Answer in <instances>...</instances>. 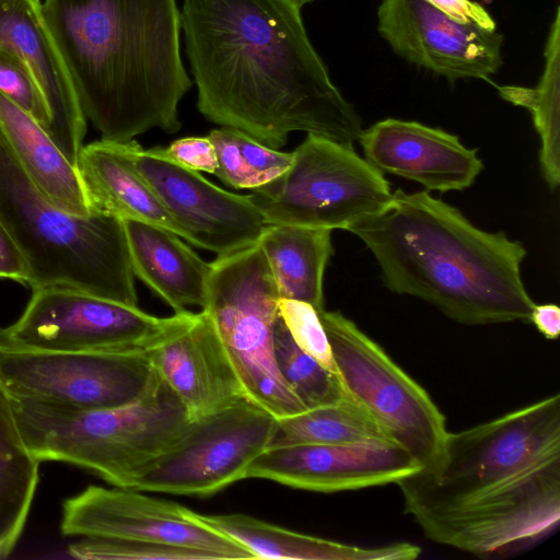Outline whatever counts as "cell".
Segmentation results:
<instances>
[{
	"label": "cell",
	"instance_id": "cell-1",
	"mask_svg": "<svg viewBox=\"0 0 560 560\" xmlns=\"http://www.w3.org/2000/svg\"><path fill=\"white\" fill-rule=\"evenodd\" d=\"M291 0H183L185 52L197 107L271 149L305 131L352 145L362 131Z\"/></svg>",
	"mask_w": 560,
	"mask_h": 560
},
{
	"label": "cell",
	"instance_id": "cell-2",
	"mask_svg": "<svg viewBox=\"0 0 560 560\" xmlns=\"http://www.w3.org/2000/svg\"><path fill=\"white\" fill-rule=\"evenodd\" d=\"M396 485L436 544L483 559L529 550L560 524V395L448 432L439 457Z\"/></svg>",
	"mask_w": 560,
	"mask_h": 560
},
{
	"label": "cell",
	"instance_id": "cell-3",
	"mask_svg": "<svg viewBox=\"0 0 560 560\" xmlns=\"http://www.w3.org/2000/svg\"><path fill=\"white\" fill-rule=\"evenodd\" d=\"M40 14L102 139L180 129L178 105L192 80L176 0H40Z\"/></svg>",
	"mask_w": 560,
	"mask_h": 560
},
{
	"label": "cell",
	"instance_id": "cell-4",
	"mask_svg": "<svg viewBox=\"0 0 560 560\" xmlns=\"http://www.w3.org/2000/svg\"><path fill=\"white\" fill-rule=\"evenodd\" d=\"M347 231L372 252L394 293L465 325L529 322L535 303L521 277L523 244L476 228L427 191L397 189L383 210Z\"/></svg>",
	"mask_w": 560,
	"mask_h": 560
},
{
	"label": "cell",
	"instance_id": "cell-5",
	"mask_svg": "<svg viewBox=\"0 0 560 560\" xmlns=\"http://www.w3.org/2000/svg\"><path fill=\"white\" fill-rule=\"evenodd\" d=\"M0 219L22 248L31 289L72 285L138 306L122 220L93 210L69 214L38 188L0 131Z\"/></svg>",
	"mask_w": 560,
	"mask_h": 560
},
{
	"label": "cell",
	"instance_id": "cell-6",
	"mask_svg": "<svg viewBox=\"0 0 560 560\" xmlns=\"http://www.w3.org/2000/svg\"><path fill=\"white\" fill-rule=\"evenodd\" d=\"M10 398L21 433L37 459L75 465L118 488L133 489L191 421L162 381L135 402L110 409L75 410Z\"/></svg>",
	"mask_w": 560,
	"mask_h": 560
},
{
	"label": "cell",
	"instance_id": "cell-7",
	"mask_svg": "<svg viewBox=\"0 0 560 560\" xmlns=\"http://www.w3.org/2000/svg\"><path fill=\"white\" fill-rule=\"evenodd\" d=\"M206 311L246 394L277 419L305 410L282 378L273 353L279 293L258 242L210 262Z\"/></svg>",
	"mask_w": 560,
	"mask_h": 560
},
{
	"label": "cell",
	"instance_id": "cell-8",
	"mask_svg": "<svg viewBox=\"0 0 560 560\" xmlns=\"http://www.w3.org/2000/svg\"><path fill=\"white\" fill-rule=\"evenodd\" d=\"M292 153L287 172L247 195L268 224L347 231L392 200L384 174L353 145L307 135Z\"/></svg>",
	"mask_w": 560,
	"mask_h": 560
},
{
	"label": "cell",
	"instance_id": "cell-9",
	"mask_svg": "<svg viewBox=\"0 0 560 560\" xmlns=\"http://www.w3.org/2000/svg\"><path fill=\"white\" fill-rule=\"evenodd\" d=\"M347 398L423 467L440 455L446 420L430 395L340 312L318 311Z\"/></svg>",
	"mask_w": 560,
	"mask_h": 560
},
{
	"label": "cell",
	"instance_id": "cell-10",
	"mask_svg": "<svg viewBox=\"0 0 560 560\" xmlns=\"http://www.w3.org/2000/svg\"><path fill=\"white\" fill-rule=\"evenodd\" d=\"M184 312L156 317L72 285L32 289L21 316L0 328V350L138 351L171 331Z\"/></svg>",
	"mask_w": 560,
	"mask_h": 560
},
{
	"label": "cell",
	"instance_id": "cell-11",
	"mask_svg": "<svg viewBox=\"0 0 560 560\" xmlns=\"http://www.w3.org/2000/svg\"><path fill=\"white\" fill-rule=\"evenodd\" d=\"M161 383L144 350L42 352L0 350V384L15 398L75 409L121 407Z\"/></svg>",
	"mask_w": 560,
	"mask_h": 560
},
{
	"label": "cell",
	"instance_id": "cell-12",
	"mask_svg": "<svg viewBox=\"0 0 560 560\" xmlns=\"http://www.w3.org/2000/svg\"><path fill=\"white\" fill-rule=\"evenodd\" d=\"M277 418L249 399L191 419L180 439L137 481L135 490L212 495L245 479L270 446Z\"/></svg>",
	"mask_w": 560,
	"mask_h": 560
},
{
	"label": "cell",
	"instance_id": "cell-13",
	"mask_svg": "<svg viewBox=\"0 0 560 560\" xmlns=\"http://www.w3.org/2000/svg\"><path fill=\"white\" fill-rule=\"evenodd\" d=\"M65 536L160 542L201 550L214 560L249 559L243 545L197 520L173 501L128 488L91 485L62 503Z\"/></svg>",
	"mask_w": 560,
	"mask_h": 560
},
{
	"label": "cell",
	"instance_id": "cell-14",
	"mask_svg": "<svg viewBox=\"0 0 560 560\" xmlns=\"http://www.w3.org/2000/svg\"><path fill=\"white\" fill-rule=\"evenodd\" d=\"M136 167L190 244L226 255L258 242L268 225L248 196L226 191L166 155L163 148L136 154Z\"/></svg>",
	"mask_w": 560,
	"mask_h": 560
},
{
	"label": "cell",
	"instance_id": "cell-15",
	"mask_svg": "<svg viewBox=\"0 0 560 560\" xmlns=\"http://www.w3.org/2000/svg\"><path fill=\"white\" fill-rule=\"evenodd\" d=\"M377 30L395 54L451 81L491 82L502 66L498 31L457 23L427 0H382Z\"/></svg>",
	"mask_w": 560,
	"mask_h": 560
},
{
	"label": "cell",
	"instance_id": "cell-16",
	"mask_svg": "<svg viewBox=\"0 0 560 560\" xmlns=\"http://www.w3.org/2000/svg\"><path fill=\"white\" fill-rule=\"evenodd\" d=\"M421 466L386 439L342 444L270 446L249 465L246 478L332 493L396 483Z\"/></svg>",
	"mask_w": 560,
	"mask_h": 560
},
{
	"label": "cell",
	"instance_id": "cell-17",
	"mask_svg": "<svg viewBox=\"0 0 560 560\" xmlns=\"http://www.w3.org/2000/svg\"><path fill=\"white\" fill-rule=\"evenodd\" d=\"M160 380L191 419L249 399L210 315L186 311L144 350Z\"/></svg>",
	"mask_w": 560,
	"mask_h": 560
},
{
	"label": "cell",
	"instance_id": "cell-18",
	"mask_svg": "<svg viewBox=\"0 0 560 560\" xmlns=\"http://www.w3.org/2000/svg\"><path fill=\"white\" fill-rule=\"evenodd\" d=\"M358 141L365 160L380 172L418 182L428 190H464L483 170L477 149L417 121L387 118L362 130Z\"/></svg>",
	"mask_w": 560,
	"mask_h": 560
},
{
	"label": "cell",
	"instance_id": "cell-19",
	"mask_svg": "<svg viewBox=\"0 0 560 560\" xmlns=\"http://www.w3.org/2000/svg\"><path fill=\"white\" fill-rule=\"evenodd\" d=\"M0 47L14 51L31 69L48 107L47 133L77 166L86 117L40 14V1L0 0Z\"/></svg>",
	"mask_w": 560,
	"mask_h": 560
},
{
	"label": "cell",
	"instance_id": "cell-20",
	"mask_svg": "<svg viewBox=\"0 0 560 560\" xmlns=\"http://www.w3.org/2000/svg\"><path fill=\"white\" fill-rule=\"evenodd\" d=\"M140 147L135 139L128 142L101 139L83 145L77 168L90 206L121 220L158 225L186 240L183 229L136 167Z\"/></svg>",
	"mask_w": 560,
	"mask_h": 560
},
{
	"label": "cell",
	"instance_id": "cell-21",
	"mask_svg": "<svg viewBox=\"0 0 560 560\" xmlns=\"http://www.w3.org/2000/svg\"><path fill=\"white\" fill-rule=\"evenodd\" d=\"M133 275L175 313L205 306L210 264L179 236L154 224L122 220Z\"/></svg>",
	"mask_w": 560,
	"mask_h": 560
},
{
	"label": "cell",
	"instance_id": "cell-22",
	"mask_svg": "<svg viewBox=\"0 0 560 560\" xmlns=\"http://www.w3.org/2000/svg\"><path fill=\"white\" fill-rule=\"evenodd\" d=\"M191 514L209 527L247 548L255 559L410 560L421 549L409 542L359 547L332 541L264 522L245 514Z\"/></svg>",
	"mask_w": 560,
	"mask_h": 560
},
{
	"label": "cell",
	"instance_id": "cell-23",
	"mask_svg": "<svg viewBox=\"0 0 560 560\" xmlns=\"http://www.w3.org/2000/svg\"><path fill=\"white\" fill-rule=\"evenodd\" d=\"M0 131L44 195L62 211L90 215V206L78 168L46 130L0 92Z\"/></svg>",
	"mask_w": 560,
	"mask_h": 560
},
{
	"label": "cell",
	"instance_id": "cell-24",
	"mask_svg": "<svg viewBox=\"0 0 560 560\" xmlns=\"http://www.w3.org/2000/svg\"><path fill=\"white\" fill-rule=\"evenodd\" d=\"M261 247L280 299L302 301L324 310L323 279L332 253L331 230L268 224Z\"/></svg>",
	"mask_w": 560,
	"mask_h": 560
},
{
	"label": "cell",
	"instance_id": "cell-25",
	"mask_svg": "<svg viewBox=\"0 0 560 560\" xmlns=\"http://www.w3.org/2000/svg\"><path fill=\"white\" fill-rule=\"evenodd\" d=\"M16 422L10 395L0 384V559L15 547L39 479V464Z\"/></svg>",
	"mask_w": 560,
	"mask_h": 560
},
{
	"label": "cell",
	"instance_id": "cell-26",
	"mask_svg": "<svg viewBox=\"0 0 560 560\" xmlns=\"http://www.w3.org/2000/svg\"><path fill=\"white\" fill-rule=\"evenodd\" d=\"M499 95L526 107L539 135V164L544 179L555 190L560 183V8H557L545 47V68L535 88L497 86Z\"/></svg>",
	"mask_w": 560,
	"mask_h": 560
},
{
	"label": "cell",
	"instance_id": "cell-27",
	"mask_svg": "<svg viewBox=\"0 0 560 560\" xmlns=\"http://www.w3.org/2000/svg\"><path fill=\"white\" fill-rule=\"evenodd\" d=\"M371 439L386 436L361 407L345 397L277 419L270 446L342 444Z\"/></svg>",
	"mask_w": 560,
	"mask_h": 560
},
{
	"label": "cell",
	"instance_id": "cell-28",
	"mask_svg": "<svg viewBox=\"0 0 560 560\" xmlns=\"http://www.w3.org/2000/svg\"><path fill=\"white\" fill-rule=\"evenodd\" d=\"M273 353L282 378L305 409L346 397L337 375L294 342L279 313L273 327Z\"/></svg>",
	"mask_w": 560,
	"mask_h": 560
},
{
	"label": "cell",
	"instance_id": "cell-29",
	"mask_svg": "<svg viewBox=\"0 0 560 560\" xmlns=\"http://www.w3.org/2000/svg\"><path fill=\"white\" fill-rule=\"evenodd\" d=\"M69 553L85 560H214L205 551L141 540L83 538Z\"/></svg>",
	"mask_w": 560,
	"mask_h": 560
},
{
	"label": "cell",
	"instance_id": "cell-30",
	"mask_svg": "<svg viewBox=\"0 0 560 560\" xmlns=\"http://www.w3.org/2000/svg\"><path fill=\"white\" fill-rule=\"evenodd\" d=\"M278 313L294 342L326 370L336 374L330 345L318 311L302 301L279 299Z\"/></svg>",
	"mask_w": 560,
	"mask_h": 560
},
{
	"label": "cell",
	"instance_id": "cell-31",
	"mask_svg": "<svg viewBox=\"0 0 560 560\" xmlns=\"http://www.w3.org/2000/svg\"><path fill=\"white\" fill-rule=\"evenodd\" d=\"M0 92L32 116L47 132L50 117L35 78L11 49L0 47Z\"/></svg>",
	"mask_w": 560,
	"mask_h": 560
},
{
	"label": "cell",
	"instance_id": "cell-32",
	"mask_svg": "<svg viewBox=\"0 0 560 560\" xmlns=\"http://www.w3.org/2000/svg\"><path fill=\"white\" fill-rule=\"evenodd\" d=\"M237 141L250 190L278 178L292 164V152H280L266 147L240 130Z\"/></svg>",
	"mask_w": 560,
	"mask_h": 560
},
{
	"label": "cell",
	"instance_id": "cell-33",
	"mask_svg": "<svg viewBox=\"0 0 560 560\" xmlns=\"http://www.w3.org/2000/svg\"><path fill=\"white\" fill-rule=\"evenodd\" d=\"M164 151L172 160L191 171L214 175L218 170L215 150L208 136L177 139Z\"/></svg>",
	"mask_w": 560,
	"mask_h": 560
},
{
	"label": "cell",
	"instance_id": "cell-34",
	"mask_svg": "<svg viewBox=\"0 0 560 560\" xmlns=\"http://www.w3.org/2000/svg\"><path fill=\"white\" fill-rule=\"evenodd\" d=\"M0 279L16 281L28 285L31 270L28 261L11 234L7 225L0 219Z\"/></svg>",
	"mask_w": 560,
	"mask_h": 560
},
{
	"label": "cell",
	"instance_id": "cell-35",
	"mask_svg": "<svg viewBox=\"0 0 560 560\" xmlns=\"http://www.w3.org/2000/svg\"><path fill=\"white\" fill-rule=\"evenodd\" d=\"M439 11L457 23L476 26L486 31H497L490 13L472 0H427Z\"/></svg>",
	"mask_w": 560,
	"mask_h": 560
},
{
	"label": "cell",
	"instance_id": "cell-36",
	"mask_svg": "<svg viewBox=\"0 0 560 560\" xmlns=\"http://www.w3.org/2000/svg\"><path fill=\"white\" fill-rule=\"evenodd\" d=\"M529 322L549 340L560 334V308L556 304H534Z\"/></svg>",
	"mask_w": 560,
	"mask_h": 560
},
{
	"label": "cell",
	"instance_id": "cell-37",
	"mask_svg": "<svg viewBox=\"0 0 560 560\" xmlns=\"http://www.w3.org/2000/svg\"><path fill=\"white\" fill-rule=\"evenodd\" d=\"M291 1H293V2L298 3L299 5L303 7L304 4L313 2L315 0H291Z\"/></svg>",
	"mask_w": 560,
	"mask_h": 560
},
{
	"label": "cell",
	"instance_id": "cell-38",
	"mask_svg": "<svg viewBox=\"0 0 560 560\" xmlns=\"http://www.w3.org/2000/svg\"><path fill=\"white\" fill-rule=\"evenodd\" d=\"M35 1H40V0H35Z\"/></svg>",
	"mask_w": 560,
	"mask_h": 560
}]
</instances>
